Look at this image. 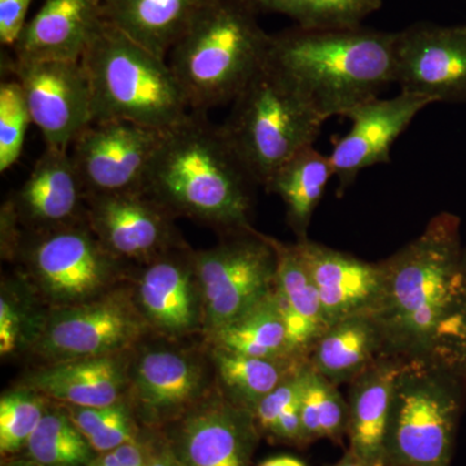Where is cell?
<instances>
[{
    "instance_id": "obj_1",
    "label": "cell",
    "mask_w": 466,
    "mask_h": 466,
    "mask_svg": "<svg viewBox=\"0 0 466 466\" xmlns=\"http://www.w3.org/2000/svg\"><path fill=\"white\" fill-rule=\"evenodd\" d=\"M259 186L222 126L191 112L165 131L143 192L171 216L202 220L223 232L250 231L254 187Z\"/></svg>"
},
{
    "instance_id": "obj_2",
    "label": "cell",
    "mask_w": 466,
    "mask_h": 466,
    "mask_svg": "<svg viewBox=\"0 0 466 466\" xmlns=\"http://www.w3.org/2000/svg\"><path fill=\"white\" fill-rule=\"evenodd\" d=\"M461 220L441 213L421 235L382 260L385 287L375 318L390 354L429 357L444 319L466 289Z\"/></svg>"
},
{
    "instance_id": "obj_3",
    "label": "cell",
    "mask_w": 466,
    "mask_h": 466,
    "mask_svg": "<svg viewBox=\"0 0 466 466\" xmlns=\"http://www.w3.org/2000/svg\"><path fill=\"white\" fill-rule=\"evenodd\" d=\"M395 34L363 25L296 26L272 35L268 64L327 121L395 84Z\"/></svg>"
},
{
    "instance_id": "obj_4",
    "label": "cell",
    "mask_w": 466,
    "mask_h": 466,
    "mask_svg": "<svg viewBox=\"0 0 466 466\" xmlns=\"http://www.w3.org/2000/svg\"><path fill=\"white\" fill-rule=\"evenodd\" d=\"M247 0H208L170 52V66L192 112L232 103L266 66L272 35Z\"/></svg>"
},
{
    "instance_id": "obj_5",
    "label": "cell",
    "mask_w": 466,
    "mask_h": 466,
    "mask_svg": "<svg viewBox=\"0 0 466 466\" xmlns=\"http://www.w3.org/2000/svg\"><path fill=\"white\" fill-rule=\"evenodd\" d=\"M82 64L91 88L92 122L127 121L167 131L192 112L167 61L106 20Z\"/></svg>"
},
{
    "instance_id": "obj_6",
    "label": "cell",
    "mask_w": 466,
    "mask_h": 466,
    "mask_svg": "<svg viewBox=\"0 0 466 466\" xmlns=\"http://www.w3.org/2000/svg\"><path fill=\"white\" fill-rule=\"evenodd\" d=\"M466 380L431 357L408 358L395 383L385 466H451Z\"/></svg>"
},
{
    "instance_id": "obj_7",
    "label": "cell",
    "mask_w": 466,
    "mask_h": 466,
    "mask_svg": "<svg viewBox=\"0 0 466 466\" xmlns=\"http://www.w3.org/2000/svg\"><path fill=\"white\" fill-rule=\"evenodd\" d=\"M325 119L268 61L232 101L222 125L259 186L300 150L314 146Z\"/></svg>"
},
{
    "instance_id": "obj_8",
    "label": "cell",
    "mask_w": 466,
    "mask_h": 466,
    "mask_svg": "<svg viewBox=\"0 0 466 466\" xmlns=\"http://www.w3.org/2000/svg\"><path fill=\"white\" fill-rule=\"evenodd\" d=\"M192 260L210 336L274 290L275 250L268 236L254 228L228 235L211 249L192 253Z\"/></svg>"
},
{
    "instance_id": "obj_9",
    "label": "cell",
    "mask_w": 466,
    "mask_h": 466,
    "mask_svg": "<svg viewBox=\"0 0 466 466\" xmlns=\"http://www.w3.org/2000/svg\"><path fill=\"white\" fill-rule=\"evenodd\" d=\"M34 283L57 308L78 305L106 293L121 263L104 248L90 226L33 233L18 244Z\"/></svg>"
},
{
    "instance_id": "obj_10",
    "label": "cell",
    "mask_w": 466,
    "mask_h": 466,
    "mask_svg": "<svg viewBox=\"0 0 466 466\" xmlns=\"http://www.w3.org/2000/svg\"><path fill=\"white\" fill-rule=\"evenodd\" d=\"M146 321L127 294L106 291L52 312L36 339V352L54 363L118 355L140 339Z\"/></svg>"
},
{
    "instance_id": "obj_11",
    "label": "cell",
    "mask_w": 466,
    "mask_h": 466,
    "mask_svg": "<svg viewBox=\"0 0 466 466\" xmlns=\"http://www.w3.org/2000/svg\"><path fill=\"white\" fill-rule=\"evenodd\" d=\"M165 131L127 121H94L70 147L86 195L143 192Z\"/></svg>"
},
{
    "instance_id": "obj_12",
    "label": "cell",
    "mask_w": 466,
    "mask_h": 466,
    "mask_svg": "<svg viewBox=\"0 0 466 466\" xmlns=\"http://www.w3.org/2000/svg\"><path fill=\"white\" fill-rule=\"evenodd\" d=\"M23 88L33 125L46 147L70 150L92 122L91 88L82 61H20L7 64Z\"/></svg>"
},
{
    "instance_id": "obj_13",
    "label": "cell",
    "mask_w": 466,
    "mask_h": 466,
    "mask_svg": "<svg viewBox=\"0 0 466 466\" xmlns=\"http://www.w3.org/2000/svg\"><path fill=\"white\" fill-rule=\"evenodd\" d=\"M395 84L431 103H466V25L417 23L395 34Z\"/></svg>"
},
{
    "instance_id": "obj_14",
    "label": "cell",
    "mask_w": 466,
    "mask_h": 466,
    "mask_svg": "<svg viewBox=\"0 0 466 466\" xmlns=\"http://www.w3.org/2000/svg\"><path fill=\"white\" fill-rule=\"evenodd\" d=\"M171 214L144 192L88 196L86 222L119 262L149 263L179 249Z\"/></svg>"
},
{
    "instance_id": "obj_15",
    "label": "cell",
    "mask_w": 466,
    "mask_h": 466,
    "mask_svg": "<svg viewBox=\"0 0 466 466\" xmlns=\"http://www.w3.org/2000/svg\"><path fill=\"white\" fill-rule=\"evenodd\" d=\"M431 100L400 92L391 99L367 101L346 113L351 128L334 144L330 153L339 193L349 191L358 175L368 167L391 161L392 146Z\"/></svg>"
},
{
    "instance_id": "obj_16",
    "label": "cell",
    "mask_w": 466,
    "mask_h": 466,
    "mask_svg": "<svg viewBox=\"0 0 466 466\" xmlns=\"http://www.w3.org/2000/svg\"><path fill=\"white\" fill-rule=\"evenodd\" d=\"M321 300L328 327L355 315H375L385 287L381 262L370 263L327 245L297 241Z\"/></svg>"
},
{
    "instance_id": "obj_17",
    "label": "cell",
    "mask_w": 466,
    "mask_h": 466,
    "mask_svg": "<svg viewBox=\"0 0 466 466\" xmlns=\"http://www.w3.org/2000/svg\"><path fill=\"white\" fill-rule=\"evenodd\" d=\"M5 205L32 233L84 223L87 195L70 150L46 147L25 183Z\"/></svg>"
},
{
    "instance_id": "obj_18",
    "label": "cell",
    "mask_w": 466,
    "mask_h": 466,
    "mask_svg": "<svg viewBox=\"0 0 466 466\" xmlns=\"http://www.w3.org/2000/svg\"><path fill=\"white\" fill-rule=\"evenodd\" d=\"M258 435L250 410L211 400L184 420L180 456L186 466H250Z\"/></svg>"
},
{
    "instance_id": "obj_19",
    "label": "cell",
    "mask_w": 466,
    "mask_h": 466,
    "mask_svg": "<svg viewBox=\"0 0 466 466\" xmlns=\"http://www.w3.org/2000/svg\"><path fill=\"white\" fill-rule=\"evenodd\" d=\"M101 0H45L14 46L20 61H82L103 26Z\"/></svg>"
},
{
    "instance_id": "obj_20",
    "label": "cell",
    "mask_w": 466,
    "mask_h": 466,
    "mask_svg": "<svg viewBox=\"0 0 466 466\" xmlns=\"http://www.w3.org/2000/svg\"><path fill=\"white\" fill-rule=\"evenodd\" d=\"M137 289L143 317L158 329L180 334L198 324L202 300L192 251L179 248L147 263Z\"/></svg>"
},
{
    "instance_id": "obj_21",
    "label": "cell",
    "mask_w": 466,
    "mask_h": 466,
    "mask_svg": "<svg viewBox=\"0 0 466 466\" xmlns=\"http://www.w3.org/2000/svg\"><path fill=\"white\" fill-rule=\"evenodd\" d=\"M407 359L383 355L349 383V450L370 466H385L386 431L395 383Z\"/></svg>"
},
{
    "instance_id": "obj_22",
    "label": "cell",
    "mask_w": 466,
    "mask_h": 466,
    "mask_svg": "<svg viewBox=\"0 0 466 466\" xmlns=\"http://www.w3.org/2000/svg\"><path fill=\"white\" fill-rule=\"evenodd\" d=\"M127 375L118 355L57 361L35 370L26 386L48 400L75 407H108L121 403Z\"/></svg>"
},
{
    "instance_id": "obj_23",
    "label": "cell",
    "mask_w": 466,
    "mask_h": 466,
    "mask_svg": "<svg viewBox=\"0 0 466 466\" xmlns=\"http://www.w3.org/2000/svg\"><path fill=\"white\" fill-rule=\"evenodd\" d=\"M276 254L274 293L287 325L291 357L308 360L328 329L320 297L296 244L269 238Z\"/></svg>"
},
{
    "instance_id": "obj_24",
    "label": "cell",
    "mask_w": 466,
    "mask_h": 466,
    "mask_svg": "<svg viewBox=\"0 0 466 466\" xmlns=\"http://www.w3.org/2000/svg\"><path fill=\"white\" fill-rule=\"evenodd\" d=\"M204 386L201 367L173 350H150L134 368L133 394L149 420L183 412L198 400Z\"/></svg>"
},
{
    "instance_id": "obj_25",
    "label": "cell",
    "mask_w": 466,
    "mask_h": 466,
    "mask_svg": "<svg viewBox=\"0 0 466 466\" xmlns=\"http://www.w3.org/2000/svg\"><path fill=\"white\" fill-rule=\"evenodd\" d=\"M208 0H104L106 23L165 58L186 35Z\"/></svg>"
},
{
    "instance_id": "obj_26",
    "label": "cell",
    "mask_w": 466,
    "mask_h": 466,
    "mask_svg": "<svg viewBox=\"0 0 466 466\" xmlns=\"http://www.w3.org/2000/svg\"><path fill=\"white\" fill-rule=\"evenodd\" d=\"M390 354L375 315H355L330 325L315 343L308 361L334 385L354 381L383 355Z\"/></svg>"
},
{
    "instance_id": "obj_27",
    "label": "cell",
    "mask_w": 466,
    "mask_h": 466,
    "mask_svg": "<svg viewBox=\"0 0 466 466\" xmlns=\"http://www.w3.org/2000/svg\"><path fill=\"white\" fill-rule=\"evenodd\" d=\"M333 177L329 156L311 146L285 162L267 182V191L283 200L297 241L308 240L309 223Z\"/></svg>"
},
{
    "instance_id": "obj_28",
    "label": "cell",
    "mask_w": 466,
    "mask_h": 466,
    "mask_svg": "<svg viewBox=\"0 0 466 466\" xmlns=\"http://www.w3.org/2000/svg\"><path fill=\"white\" fill-rule=\"evenodd\" d=\"M213 361L227 400L253 412L266 395L306 360L257 358L216 348Z\"/></svg>"
},
{
    "instance_id": "obj_29",
    "label": "cell",
    "mask_w": 466,
    "mask_h": 466,
    "mask_svg": "<svg viewBox=\"0 0 466 466\" xmlns=\"http://www.w3.org/2000/svg\"><path fill=\"white\" fill-rule=\"evenodd\" d=\"M211 339L216 348L250 357L297 359L291 357L287 325L274 290Z\"/></svg>"
},
{
    "instance_id": "obj_30",
    "label": "cell",
    "mask_w": 466,
    "mask_h": 466,
    "mask_svg": "<svg viewBox=\"0 0 466 466\" xmlns=\"http://www.w3.org/2000/svg\"><path fill=\"white\" fill-rule=\"evenodd\" d=\"M300 422L306 447L319 440L342 443L343 438L348 437V400L339 391V386L309 364L300 400Z\"/></svg>"
},
{
    "instance_id": "obj_31",
    "label": "cell",
    "mask_w": 466,
    "mask_h": 466,
    "mask_svg": "<svg viewBox=\"0 0 466 466\" xmlns=\"http://www.w3.org/2000/svg\"><path fill=\"white\" fill-rule=\"evenodd\" d=\"M257 14L288 16L303 29L361 25L382 7V0H247Z\"/></svg>"
},
{
    "instance_id": "obj_32",
    "label": "cell",
    "mask_w": 466,
    "mask_h": 466,
    "mask_svg": "<svg viewBox=\"0 0 466 466\" xmlns=\"http://www.w3.org/2000/svg\"><path fill=\"white\" fill-rule=\"evenodd\" d=\"M308 360L297 367L254 408L259 434L278 443L306 447L300 422V400L305 388Z\"/></svg>"
},
{
    "instance_id": "obj_33",
    "label": "cell",
    "mask_w": 466,
    "mask_h": 466,
    "mask_svg": "<svg viewBox=\"0 0 466 466\" xmlns=\"http://www.w3.org/2000/svg\"><path fill=\"white\" fill-rule=\"evenodd\" d=\"M30 460L39 466H91L94 449L73 424L66 410L48 408L26 444Z\"/></svg>"
},
{
    "instance_id": "obj_34",
    "label": "cell",
    "mask_w": 466,
    "mask_h": 466,
    "mask_svg": "<svg viewBox=\"0 0 466 466\" xmlns=\"http://www.w3.org/2000/svg\"><path fill=\"white\" fill-rule=\"evenodd\" d=\"M47 400L29 386L5 391L0 400V451L11 455L26 447L47 412Z\"/></svg>"
},
{
    "instance_id": "obj_35",
    "label": "cell",
    "mask_w": 466,
    "mask_h": 466,
    "mask_svg": "<svg viewBox=\"0 0 466 466\" xmlns=\"http://www.w3.org/2000/svg\"><path fill=\"white\" fill-rule=\"evenodd\" d=\"M33 124L23 88L14 81L0 85V173L20 159L27 128Z\"/></svg>"
},
{
    "instance_id": "obj_36",
    "label": "cell",
    "mask_w": 466,
    "mask_h": 466,
    "mask_svg": "<svg viewBox=\"0 0 466 466\" xmlns=\"http://www.w3.org/2000/svg\"><path fill=\"white\" fill-rule=\"evenodd\" d=\"M431 355L466 380V289L441 324Z\"/></svg>"
},
{
    "instance_id": "obj_37",
    "label": "cell",
    "mask_w": 466,
    "mask_h": 466,
    "mask_svg": "<svg viewBox=\"0 0 466 466\" xmlns=\"http://www.w3.org/2000/svg\"><path fill=\"white\" fill-rule=\"evenodd\" d=\"M95 452L106 453L118 449L122 444L135 441V426L131 419L130 410L124 401L119 404L118 410L112 419L108 420L99 431L88 438Z\"/></svg>"
},
{
    "instance_id": "obj_38",
    "label": "cell",
    "mask_w": 466,
    "mask_h": 466,
    "mask_svg": "<svg viewBox=\"0 0 466 466\" xmlns=\"http://www.w3.org/2000/svg\"><path fill=\"white\" fill-rule=\"evenodd\" d=\"M32 0H0V42L14 47L26 25Z\"/></svg>"
},
{
    "instance_id": "obj_39",
    "label": "cell",
    "mask_w": 466,
    "mask_h": 466,
    "mask_svg": "<svg viewBox=\"0 0 466 466\" xmlns=\"http://www.w3.org/2000/svg\"><path fill=\"white\" fill-rule=\"evenodd\" d=\"M23 318L16 305L8 297L0 299V352L2 357L12 354L20 342Z\"/></svg>"
},
{
    "instance_id": "obj_40",
    "label": "cell",
    "mask_w": 466,
    "mask_h": 466,
    "mask_svg": "<svg viewBox=\"0 0 466 466\" xmlns=\"http://www.w3.org/2000/svg\"><path fill=\"white\" fill-rule=\"evenodd\" d=\"M121 403L108 407L67 406L66 412L70 419H72L73 424L85 435L86 440H88L91 435L99 431L101 426L115 416Z\"/></svg>"
},
{
    "instance_id": "obj_41",
    "label": "cell",
    "mask_w": 466,
    "mask_h": 466,
    "mask_svg": "<svg viewBox=\"0 0 466 466\" xmlns=\"http://www.w3.org/2000/svg\"><path fill=\"white\" fill-rule=\"evenodd\" d=\"M112 452H115L121 466H146L147 460H148L146 459L142 446L137 441L122 444Z\"/></svg>"
},
{
    "instance_id": "obj_42",
    "label": "cell",
    "mask_w": 466,
    "mask_h": 466,
    "mask_svg": "<svg viewBox=\"0 0 466 466\" xmlns=\"http://www.w3.org/2000/svg\"><path fill=\"white\" fill-rule=\"evenodd\" d=\"M259 466H306L300 460L291 458V456H278L266 460Z\"/></svg>"
},
{
    "instance_id": "obj_43",
    "label": "cell",
    "mask_w": 466,
    "mask_h": 466,
    "mask_svg": "<svg viewBox=\"0 0 466 466\" xmlns=\"http://www.w3.org/2000/svg\"><path fill=\"white\" fill-rule=\"evenodd\" d=\"M328 466H370L368 462L364 461L363 459L359 458L355 455L352 451H346L345 455L342 456L339 461L334 462L332 465Z\"/></svg>"
},
{
    "instance_id": "obj_44",
    "label": "cell",
    "mask_w": 466,
    "mask_h": 466,
    "mask_svg": "<svg viewBox=\"0 0 466 466\" xmlns=\"http://www.w3.org/2000/svg\"><path fill=\"white\" fill-rule=\"evenodd\" d=\"M146 466H179L177 460L168 452H162L156 455L155 458L147 460Z\"/></svg>"
},
{
    "instance_id": "obj_45",
    "label": "cell",
    "mask_w": 466,
    "mask_h": 466,
    "mask_svg": "<svg viewBox=\"0 0 466 466\" xmlns=\"http://www.w3.org/2000/svg\"><path fill=\"white\" fill-rule=\"evenodd\" d=\"M91 466H121L115 452L101 453L99 459H95Z\"/></svg>"
},
{
    "instance_id": "obj_46",
    "label": "cell",
    "mask_w": 466,
    "mask_h": 466,
    "mask_svg": "<svg viewBox=\"0 0 466 466\" xmlns=\"http://www.w3.org/2000/svg\"><path fill=\"white\" fill-rule=\"evenodd\" d=\"M7 466H39V465L35 464V462H33L32 460H30V461L12 462V464H8Z\"/></svg>"
},
{
    "instance_id": "obj_47",
    "label": "cell",
    "mask_w": 466,
    "mask_h": 466,
    "mask_svg": "<svg viewBox=\"0 0 466 466\" xmlns=\"http://www.w3.org/2000/svg\"><path fill=\"white\" fill-rule=\"evenodd\" d=\"M462 269H464L466 276V247H464V251H462Z\"/></svg>"
},
{
    "instance_id": "obj_48",
    "label": "cell",
    "mask_w": 466,
    "mask_h": 466,
    "mask_svg": "<svg viewBox=\"0 0 466 466\" xmlns=\"http://www.w3.org/2000/svg\"><path fill=\"white\" fill-rule=\"evenodd\" d=\"M101 2H104V0H101Z\"/></svg>"
}]
</instances>
